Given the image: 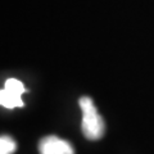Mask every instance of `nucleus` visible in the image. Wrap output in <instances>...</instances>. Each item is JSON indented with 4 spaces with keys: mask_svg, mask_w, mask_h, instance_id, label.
I'll return each instance as SVG.
<instances>
[{
    "mask_svg": "<svg viewBox=\"0 0 154 154\" xmlns=\"http://www.w3.org/2000/svg\"><path fill=\"white\" fill-rule=\"evenodd\" d=\"M80 108L82 110V134L89 140H99L104 134V121L98 113L95 105L89 96L80 99Z\"/></svg>",
    "mask_w": 154,
    "mask_h": 154,
    "instance_id": "obj_1",
    "label": "nucleus"
},
{
    "mask_svg": "<svg viewBox=\"0 0 154 154\" xmlns=\"http://www.w3.org/2000/svg\"><path fill=\"white\" fill-rule=\"evenodd\" d=\"M25 86L19 80L8 79L0 91V104L7 109L22 108L25 105L22 100V94H25Z\"/></svg>",
    "mask_w": 154,
    "mask_h": 154,
    "instance_id": "obj_2",
    "label": "nucleus"
},
{
    "mask_svg": "<svg viewBox=\"0 0 154 154\" xmlns=\"http://www.w3.org/2000/svg\"><path fill=\"white\" fill-rule=\"evenodd\" d=\"M38 153L40 154H75L72 145L63 139L49 135L42 137L38 143Z\"/></svg>",
    "mask_w": 154,
    "mask_h": 154,
    "instance_id": "obj_3",
    "label": "nucleus"
},
{
    "mask_svg": "<svg viewBox=\"0 0 154 154\" xmlns=\"http://www.w3.org/2000/svg\"><path fill=\"white\" fill-rule=\"evenodd\" d=\"M17 150V143L8 135L0 137V154H12Z\"/></svg>",
    "mask_w": 154,
    "mask_h": 154,
    "instance_id": "obj_4",
    "label": "nucleus"
}]
</instances>
